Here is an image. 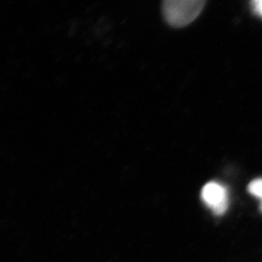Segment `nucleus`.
Listing matches in <instances>:
<instances>
[{"label":"nucleus","mask_w":262,"mask_h":262,"mask_svg":"<svg viewBox=\"0 0 262 262\" xmlns=\"http://www.w3.org/2000/svg\"><path fill=\"white\" fill-rule=\"evenodd\" d=\"M206 0H163L164 19L174 28H184L198 18Z\"/></svg>","instance_id":"1"},{"label":"nucleus","mask_w":262,"mask_h":262,"mask_svg":"<svg viewBox=\"0 0 262 262\" xmlns=\"http://www.w3.org/2000/svg\"><path fill=\"white\" fill-rule=\"evenodd\" d=\"M201 197L203 202L216 215H223L228 208L227 189L222 184L209 182L202 188Z\"/></svg>","instance_id":"2"},{"label":"nucleus","mask_w":262,"mask_h":262,"mask_svg":"<svg viewBox=\"0 0 262 262\" xmlns=\"http://www.w3.org/2000/svg\"><path fill=\"white\" fill-rule=\"evenodd\" d=\"M248 191L253 195L261 200L260 203V211L262 213V178L255 179L252 181L248 186Z\"/></svg>","instance_id":"3"},{"label":"nucleus","mask_w":262,"mask_h":262,"mask_svg":"<svg viewBox=\"0 0 262 262\" xmlns=\"http://www.w3.org/2000/svg\"><path fill=\"white\" fill-rule=\"evenodd\" d=\"M252 9L255 15L262 18V0H252Z\"/></svg>","instance_id":"4"}]
</instances>
